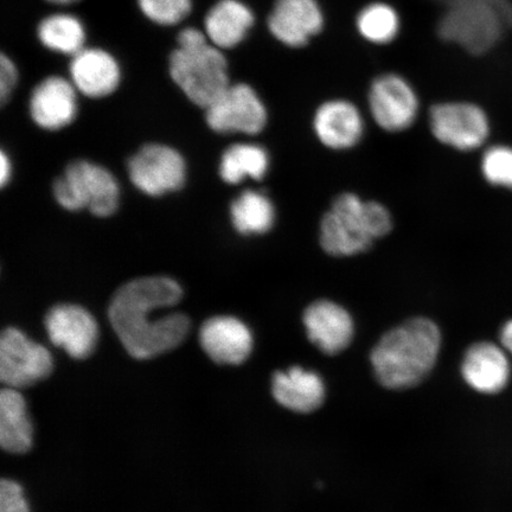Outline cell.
<instances>
[{"label": "cell", "instance_id": "cell-3", "mask_svg": "<svg viewBox=\"0 0 512 512\" xmlns=\"http://www.w3.org/2000/svg\"><path fill=\"white\" fill-rule=\"evenodd\" d=\"M437 35L441 41L483 56L512 29V0H439Z\"/></svg>", "mask_w": 512, "mask_h": 512}, {"label": "cell", "instance_id": "cell-2", "mask_svg": "<svg viewBox=\"0 0 512 512\" xmlns=\"http://www.w3.org/2000/svg\"><path fill=\"white\" fill-rule=\"evenodd\" d=\"M440 345V330L430 319L413 318L396 326L371 352L376 379L388 389L415 387L434 368Z\"/></svg>", "mask_w": 512, "mask_h": 512}, {"label": "cell", "instance_id": "cell-29", "mask_svg": "<svg viewBox=\"0 0 512 512\" xmlns=\"http://www.w3.org/2000/svg\"><path fill=\"white\" fill-rule=\"evenodd\" d=\"M0 512H30L23 488L14 480L0 483Z\"/></svg>", "mask_w": 512, "mask_h": 512}, {"label": "cell", "instance_id": "cell-4", "mask_svg": "<svg viewBox=\"0 0 512 512\" xmlns=\"http://www.w3.org/2000/svg\"><path fill=\"white\" fill-rule=\"evenodd\" d=\"M392 228L393 217L387 207L345 192L335 198L320 222V246L332 256H355L367 252Z\"/></svg>", "mask_w": 512, "mask_h": 512}, {"label": "cell", "instance_id": "cell-30", "mask_svg": "<svg viewBox=\"0 0 512 512\" xmlns=\"http://www.w3.org/2000/svg\"><path fill=\"white\" fill-rule=\"evenodd\" d=\"M18 73L15 63L8 56H0V100L2 105L9 100L12 91L16 86Z\"/></svg>", "mask_w": 512, "mask_h": 512}, {"label": "cell", "instance_id": "cell-19", "mask_svg": "<svg viewBox=\"0 0 512 512\" xmlns=\"http://www.w3.org/2000/svg\"><path fill=\"white\" fill-rule=\"evenodd\" d=\"M73 85L89 98H104L117 89L120 69L111 54L102 49L83 48L70 63Z\"/></svg>", "mask_w": 512, "mask_h": 512}, {"label": "cell", "instance_id": "cell-14", "mask_svg": "<svg viewBox=\"0 0 512 512\" xmlns=\"http://www.w3.org/2000/svg\"><path fill=\"white\" fill-rule=\"evenodd\" d=\"M366 130L363 115L347 99H330L320 104L313 117V131L330 150H350L361 142Z\"/></svg>", "mask_w": 512, "mask_h": 512}, {"label": "cell", "instance_id": "cell-32", "mask_svg": "<svg viewBox=\"0 0 512 512\" xmlns=\"http://www.w3.org/2000/svg\"><path fill=\"white\" fill-rule=\"evenodd\" d=\"M0 156H2L0 157V183H2L4 187V185L9 181L11 168L9 159L3 151L0 153Z\"/></svg>", "mask_w": 512, "mask_h": 512}, {"label": "cell", "instance_id": "cell-17", "mask_svg": "<svg viewBox=\"0 0 512 512\" xmlns=\"http://www.w3.org/2000/svg\"><path fill=\"white\" fill-rule=\"evenodd\" d=\"M464 380L482 394H497L507 387L511 367L507 352L490 342L473 344L462 364Z\"/></svg>", "mask_w": 512, "mask_h": 512}, {"label": "cell", "instance_id": "cell-5", "mask_svg": "<svg viewBox=\"0 0 512 512\" xmlns=\"http://www.w3.org/2000/svg\"><path fill=\"white\" fill-rule=\"evenodd\" d=\"M207 38L196 28H185L170 56L172 79L194 104L206 110L230 86L226 57Z\"/></svg>", "mask_w": 512, "mask_h": 512}, {"label": "cell", "instance_id": "cell-26", "mask_svg": "<svg viewBox=\"0 0 512 512\" xmlns=\"http://www.w3.org/2000/svg\"><path fill=\"white\" fill-rule=\"evenodd\" d=\"M38 40L44 47L56 53L78 54L85 44L86 34L79 18L68 14L48 16L38 24Z\"/></svg>", "mask_w": 512, "mask_h": 512}, {"label": "cell", "instance_id": "cell-12", "mask_svg": "<svg viewBox=\"0 0 512 512\" xmlns=\"http://www.w3.org/2000/svg\"><path fill=\"white\" fill-rule=\"evenodd\" d=\"M128 174L139 190L160 196L182 188L185 164L182 156L171 147L151 144L130 159Z\"/></svg>", "mask_w": 512, "mask_h": 512}, {"label": "cell", "instance_id": "cell-21", "mask_svg": "<svg viewBox=\"0 0 512 512\" xmlns=\"http://www.w3.org/2000/svg\"><path fill=\"white\" fill-rule=\"evenodd\" d=\"M254 23V12L247 4L241 0H220L209 10L204 29L215 47L233 49L246 40Z\"/></svg>", "mask_w": 512, "mask_h": 512}, {"label": "cell", "instance_id": "cell-33", "mask_svg": "<svg viewBox=\"0 0 512 512\" xmlns=\"http://www.w3.org/2000/svg\"><path fill=\"white\" fill-rule=\"evenodd\" d=\"M47 2L59 5H68L79 2V0H47Z\"/></svg>", "mask_w": 512, "mask_h": 512}, {"label": "cell", "instance_id": "cell-20", "mask_svg": "<svg viewBox=\"0 0 512 512\" xmlns=\"http://www.w3.org/2000/svg\"><path fill=\"white\" fill-rule=\"evenodd\" d=\"M274 399L297 413H311L323 405L325 386L315 371L292 367L278 371L272 381Z\"/></svg>", "mask_w": 512, "mask_h": 512}, {"label": "cell", "instance_id": "cell-9", "mask_svg": "<svg viewBox=\"0 0 512 512\" xmlns=\"http://www.w3.org/2000/svg\"><path fill=\"white\" fill-rule=\"evenodd\" d=\"M53 371V357L43 345L14 328L0 338V380L9 388L32 386Z\"/></svg>", "mask_w": 512, "mask_h": 512}, {"label": "cell", "instance_id": "cell-8", "mask_svg": "<svg viewBox=\"0 0 512 512\" xmlns=\"http://www.w3.org/2000/svg\"><path fill=\"white\" fill-rule=\"evenodd\" d=\"M430 128L439 143L458 151H473L490 136V121L482 107L467 101H448L434 105Z\"/></svg>", "mask_w": 512, "mask_h": 512}, {"label": "cell", "instance_id": "cell-15", "mask_svg": "<svg viewBox=\"0 0 512 512\" xmlns=\"http://www.w3.org/2000/svg\"><path fill=\"white\" fill-rule=\"evenodd\" d=\"M307 337L328 355L347 349L354 337V320L343 306L331 300H317L304 312Z\"/></svg>", "mask_w": 512, "mask_h": 512}, {"label": "cell", "instance_id": "cell-16", "mask_svg": "<svg viewBox=\"0 0 512 512\" xmlns=\"http://www.w3.org/2000/svg\"><path fill=\"white\" fill-rule=\"evenodd\" d=\"M201 347L216 363L238 366L247 360L253 350V336L240 319L228 316L214 317L202 325Z\"/></svg>", "mask_w": 512, "mask_h": 512}, {"label": "cell", "instance_id": "cell-31", "mask_svg": "<svg viewBox=\"0 0 512 512\" xmlns=\"http://www.w3.org/2000/svg\"><path fill=\"white\" fill-rule=\"evenodd\" d=\"M501 343L505 351L512 355V319L503 325L501 330Z\"/></svg>", "mask_w": 512, "mask_h": 512}, {"label": "cell", "instance_id": "cell-6", "mask_svg": "<svg viewBox=\"0 0 512 512\" xmlns=\"http://www.w3.org/2000/svg\"><path fill=\"white\" fill-rule=\"evenodd\" d=\"M60 206L67 210L88 209L95 216H110L118 208L119 187L115 178L99 165L78 160L68 165L54 184Z\"/></svg>", "mask_w": 512, "mask_h": 512}, {"label": "cell", "instance_id": "cell-7", "mask_svg": "<svg viewBox=\"0 0 512 512\" xmlns=\"http://www.w3.org/2000/svg\"><path fill=\"white\" fill-rule=\"evenodd\" d=\"M368 106L377 126L389 133H399L414 125L420 100L405 76L383 73L370 83Z\"/></svg>", "mask_w": 512, "mask_h": 512}, {"label": "cell", "instance_id": "cell-18", "mask_svg": "<svg viewBox=\"0 0 512 512\" xmlns=\"http://www.w3.org/2000/svg\"><path fill=\"white\" fill-rule=\"evenodd\" d=\"M72 83L51 76L38 83L30 99L32 119L46 130H60L75 119L76 94Z\"/></svg>", "mask_w": 512, "mask_h": 512}, {"label": "cell", "instance_id": "cell-27", "mask_svg": "<svg viewBox=\"0 0 512 512\" xmlns=\"http://www.w3.org/2000/svg\"><path fill=\"white\" fill-rule=\"evenodd\" d=\"M482 174L495 187L512 190V149L496 145L484 152Z\"/></svg>", "mask_w": 512, "mask_h": 512}, {"label": "cell", "instance_id": "cell-1", "mask_svg": "<svg viewBox=\"0 0 512 512\" xmlns=\"http://www.w3.org/2000/svg\"><path fill=\"white\" fill-rule=\"evenodd\" d=\"M181 299V286L170 278H142L119 288L108 317L128 354L147 360L183 343L190 329L189 318L178 312L156 316Z\"/></svg>", "mask_w": 512, "mask_h": 512}, {"label": "cell", "instance_id": "cell-24", "mask_svg": "<svg viewBox=\"0 0 512 512\" xmlns=\"http://www.w3.org/2000/svg\"><path fill=\"white\" fill-rule=\"evenodd\" d=\"M236 230L243 235L265 234L275 221V209L262 192L247 190L236 198L230 209Z\"/></svg>", "mask_w": 512, "mask_h": 512}, {"label": "cell", "instance_id": "cell-23", "mask_svg": "<svg viewBox=\"0 0 512 512\" xmlns=\"http://www.w3.org/2000/svg\"><path fill=\"white\" fill-rule=\"evenodd\" d=\"M355 30L361 40L370 46L387 47L398 40L402 30V18L393 4L375 0L358 10Z\"/></svg>", "mask_w": 512, "mask_h": 512}, {"label": "cell", "instance_id": "cell-28", "mask_svg": "<svg viewBox=\"0 0 512 512\" xmlns=\"http://www.w3.org/2000/svg\"><path fill=\"white\" fill-rule=\"evenodd\" d=\"M143 14L159 25L181 23L190 14L191 0H138Z\"/></svg>", "mask_w": 512, "mask_h": 512}, {"label": "cell", "instance_id": "cell-13", "mask_svg": "<svg viewBox=\"0 0 512 512\" xmlns=\"http://www.w3.org/2000/svg\"><path fill=\"white\" fill-rule=\"evenodd\" d=\"M46 328L50 341L76 360L91 355L98 342V324L91 313L78 305L53 307L47 315Z\"/></svg>", "mask_w": 512, "mask_h": 512}, {"label": "cell", "instance_id": "cell-25", "mask_svg": "<svg viewBox=\"0 0 512 512\" xmlns=\"http://www.w3.org/2000/svg\"><path fill=\"white\" fill-rule=\"evenodd\" d=\"M270 166L268 153L261 146L238 144L224 152L221 160L220 174L223 181L238 184L245 178H264Z\"/></svg>", "mask_w": 512, "mask_h": 512}, {"label": "cell", "instance_id": "cell-22", "mask_svg": "<svg viewBox=\"0 0 512 512\" xmlns=\"http://www.w3.org/2000/svg\"><path fill=\"white\" fill-rule=\"evenodd\" d=\"M0 445L10 453L22 454L32 446V425L27 403L14 388L0 393Z\"/></svg>", "mask_w": 512, "mask_h": 512}, {"label": "cell", "instance_id": "cell-10", "mask_svg": "<svg viewBox=\"0 0 512 512\" xmlns=\"http://www.w3.org/2000/svg\"><path fill=\"white\" fill-rule=\"evenodd\" d=\"M325 25V11L319 0H275L267 17L274 40L294 50L310 46Z\"/></svg>", "mask_w": 512, "mask_h": 512}, {"label": "cell", "instance_id": "cell-11", "mask_svg": "<svg viewBox=\"0 0 512 512\" xmlns=\"http://www.w3.org/2000/svg\"><path fill=\"white\" fill-rule=\"evenodd\" d=\"M207 121L216 132L258 134L267 124V110L251 86L238 83L207 108Z\"/></svg>", "mask_w": 512, "mask_h": 512}]
</instances>
